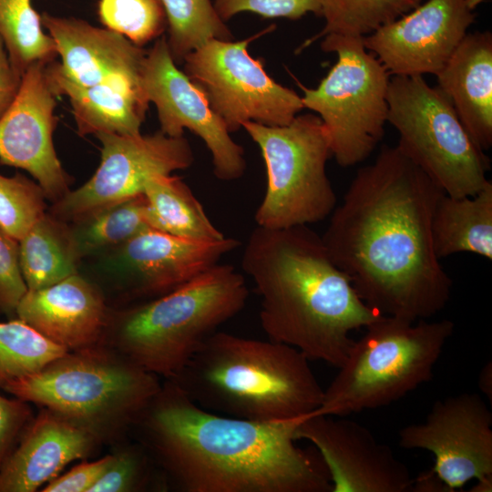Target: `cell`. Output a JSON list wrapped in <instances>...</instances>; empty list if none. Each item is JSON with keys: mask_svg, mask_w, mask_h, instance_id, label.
<instances>
[{"mask_svg": "<svg viewBox=\"0 0 492 492\" xmlns=\"http://www.w3.org/2000/svg\"><path fill=\"white\" fill-rule=\"evenodd\" d=\"M274 26L241 41L210 39L189 53L183 72L203 93L230 132L245 122L284 126L304 108L302 97L274 81L249 44Z\"/></svg>", "mask_w": 492, "mask_h": 492, "instance_id": "11", "label": "cell"}, {"mask_svg": "<svg viewBox=\"0 0 492 492\" xmlns=\"http://www.w3.org/2000/svg\"><path fill=\"white\" fill-rule=\"evenodd\" d=\"M387 121L397 130V146L444 192L471 196L489 180L490 163L473 141L448 98L423 76L395 75L387 89Z\"/></svg>", "mask_w": 492, "mask_h": 492, "instance_id": "9", "label": "cell"}, {"mask_svg": "<svg viewBox=\"0 0 492 492\" xmlns=\"http://www.w3.org/2000/svg\"><path fill=\"white\" fill-rule=\"evenodd\" d=\"M46 194L38 183L22 174H0V227L20 241L45 214Z\"/></svg>", "mask_w": 492, "mask_h": 492, "instance_id": "33", "label": "cell"}, {"mask_svg": "<svg viewBox=\"0 0 492 492\" xmlns=\"http://www.w3.org/2000/svg\"><path fill=\"white\" fill-rule=\"evenodd\" d=\"M0 36L9 60L20 75L36 62L49 63L58 56L52 37L43 30L41 15L31 0H0Z\"/></svg>", "mask_w": 492, "mask_h": 492, "instance_id": "27", "label": "cell"}, {"mask_svg": "<svg viewBox=\"0 0 492 492\" xmlns=\"http://www.w3.org/2000/svg\"><path fill=\"white\" fill-rule=\"evenodd\" d=\"M240 245L234 238L197 241L148 229L119 246L116 265L132 294L158 297L218 264Z\"/></svg>", "mask_w": 492, "mask_h": 492, "instance_id": "18", "label": "cell"}, {"mask_svg": "<svg viewBox=\"0 0 492 492\" xmlns=\"http://www.w3.org/2000/svg\"><path fill=\"white\" fill-rule=\"evenodd\" d=\"M436 76L470 138L487 150L492 145L491 32H467Z\"/></svg>", "mask_w": 492, "mask_h": 492, "instance_id": "22", "label": "cell"}, {"mask_svg": "<svg viewBox=\"0 0 492 492\" xmlns=\"http://www.w3.org/2000/svg\"><path fill=\"white\" fill-rule=\"evenodd\" d=\"M444 190L401 149L383 146L359 169L321 237L359 297L385 316L428 319L452 280L436 256L432 219Z\"/></svg>", "mask_w": 492, "mask_h": 492, "instance_id": "1", "label": "cell"}, {"mask_svg": "<svg viewBox=\"0 0 492 492\" xmlns=\"http://www.w3.org/2000/svg\"><path fill=\"white\" fill-rule=\"evenodd\" d=\"M140 80L148 101L157 108L161 132L181 137L188 128L200 137L211 154L213 173L219 179L231 181L244 174L242 147L231 138L203 93L178 68L165 36L147 50Z\"/></svg>", "mask_w": 492, "mask_h": 492, "instance_id": "14", "label": "cell"}, {"mask_svg": "<svg viewBox=\"0 0 492 492\" xmlns=\"http://www.w3.org/2000/svg\"><path fill=\"white\" fill-rule=\"evenodd\" d=\"M299 350L272 340L210 334L174 382L199 406L261 423L303 418L321 406L323 391Z\"/></svg>", "mask_w": 492, "mask_h": 492, "instance_id": "4", "label": "cell"}, {"mask_svg": "<svg viewBox=\"0 0 492 492\" xmlns=\"http://www.w3.org/2000/svg\"><path fill=\"white\" fill-rule=\"evenodd\" d=\"M144 194L101 210L88 219L72 233L79 253L109 246H121L141 231L151 229L146 219Z\"/></svg>", "mask_w": 492, "mask_h": 492, "instance_id": "31", "label": "cell"}, {"mask_svg": "<svg viewBox=\"0 0 492 492\" xmlns=\"http://www.w3.org/2000/svg\"><path fill=\"white\" fill-rule=\"evenodd\" d=\"M302 418L261 423L208 411L168 380L138 423L185 492H332L317 450L296 442Z\"/></svg>", "mask_w": 492, "mask_h": 492, "instance_id": "2", "label": "cell"}, {"mask_svg": "<svg viewBox=\"0 0 492 492\" xmlns=\"http://www.w3.org/2000/svg\"><path fill=\"white\" fill-rule=\"evenodd\" d=\"M321 48L335 53L336 63L315 88L296 80L304 108L318 114L341 167L364 161L384 133L390 73L367 52L363 37L327 35Z\"/></svg>", "mask_w": 492, "mask_h": 492, "instance_id": "10", "label": "cell"}, {"mask_svg": "<svg viewBox=\"0 0 492 492\" xmlns=\"http://www.w3.org/2000/svg\"><path fill=\"white\" fill-rule=\"evenodd\" d=\"M145 456L135 449H126L113 456L104 473L88 492L138 491L148 482Z\"/></svg>", "mask_w": 492, "mask_h": 492, "instance_id": "35", "label": "cell"}, {"mask_svg": "<svg viewBox=\"0 0 492 492\" xmlns=\"http://www.w3.org/2000/svg\"><path fill=\"white\" fill-rule=\"evenodd\" d=\"M478 387L481 392L489 397L491 401L492 396V364L491 362H488L484 365L479 373L478 377Z\"/></svg>", "mask_w": 492, "mask_h": 492, "instance_id": "40", "label": "cell"}, {"mask_svg": "<svg viewBox=\"0 0 492 492\" xmlns=\"http://www.w3.org/2000/svg\"><path fill=\"white\" fill-rule=\"evenodd\" d=\"M67 352L18 318L0 322V389L40 371Z\"/></svg>", "mask_w": 492, "mask_h": 492, "instance_id": "30", "label": "cell"}, {"mask_svg": "<svg viewBox=\"0 0 492 492\" xmlns=\"http://www.w3.org/2000/svg\"><path fill=\"white\" fill-rule=\"evenodd\" d=\"M19 266L27 290L51 286L77 273L72 234L44 214L18 241Z\"/></svg>", "mask_w": 492, "mask_h": 492, "instance_id": "26", "label": "cell"}, {"mask_svg": "<svg viewBox=\"0 0 492 492\" xmlns=\"http://www.w3.org/2000/svg\"><path fill=\"white\" fill-rule=\"evenodd\" d=\"M46 76L56 97H68L79 136L140 134L149 104L141 80L118 78L94 86H80L61 76L54 61L46 64Z\"/></svg>", "mask_w": 492, "mask_h": 492, "instance_id": "23", "label": "cell"}, {"mask_svg": "<svg viewBox=\"0 0 492 492\" xmlns=\"http://www.w3.org/2000/svg\"><path fill=\"white\" fill-rule=\"evenodd\" d=\"M27 287L19 266L18 241L0 227V312L15 314V309Z\"/></svg>", "mask_w": 492, "mask_h": 492, "instance_id": "36", "label": "cell"}, {"mask_svg": "<svg viewBox=\"0 0 492 492\" xmlns=\"http://www.w3.org/2000/svg\"><path fill=\"white\" fill-rule=\"evenodd\" d=\"M241 266L261 298L260 322L269 339L296 348L310 361L338 368L354 343L351 333L384 316L359 297L307 225L257 226Z\"/></svg>", "mask_w": 492, "mask_h": 492, "instance_id": "3", "label": "cell"}, {"mask_svg": "<svg viewBox=\"0 0 492 492\" xmlns=\"http://www.w3.org/2000/svg\"><path fill=\"white\" fill-rule=\"evenodd\" d=\"M30 420L31 410L26 402L0 394V466L15 447Z\"/></svg>", "mask_w": 492, "mask_h": 492, "instance_id": "37", "label": "cell"}, {"mask_svg": "<svg viewBox=\"0 0 492 492\" xmlns=\"http://www.w3.org/2000/svg\"><path fill=\"white\" fill-rule=\"evenodd\" d=\"M113 459L106 456L92 462H82L70 471L56 477L42 489L43 492H88Z\"/></svg>", "mask_w": 492, "mask_h": 492, "instance_id": "38", "label": "cell"}, {"mask_svg": "<svg viewBox=\"0 0 492 492\" xmlns=\"http://www.w3.org/2000/svg\"><path fill=\"white\" fill-rule=\"evenodd\" d=\"M484 1L486 0H465V4L466 5V7L470 10V11H475L476 8L481 5Z\"/></svg>", "mask_w": 492, "mask_h": 492, "instance_id": "41", "label": "cell"}, {"mask_svg": "<svg viewBox=\"0 0 492 492\" xmlns=\"http://www.w3.org/2000/svg\"><path fill=\"white\" fill-rule=\"evenodd\" d=\"M21 79L22 76L13 67L0 36V118L14 101L19 90Z\"/></svg>", "mask_w": 492, "mask_h": 492, "instance_id": "39", "label": "cell"}, {"mask_svg": "<svg viewBox=\"0 0 492 492\" xmlns=\"http://www.w3.org/2000/svg\"><path fill=\"white\" fill-rule=\"evenodd\" d=\"M249 291L231 264H216L178 288L125 312L117 324V352L167 380L200 344L245 306Z\"/></svg>", "mask_w": 492, "mask_h": 492, "instance_id": "5", "label": "cell"}, {"mask_svg": "<svg viewBox=\"0 0 492 492\" xmlns=\"http://www.w3.org/2000/svg\"><path fill=\"white\" fill-rule=\"evenodd\" d=\"M46 64L36 62L26 69L14 101L0 118V163L26 170L56 202L69 191V177L54 147L56 97L46 79Z\"/></svg>", "mask_w": 492, "mask_h": 492, "instance_id": "16", "label": "cell"}, {"mask_svg": "<svg viewBox=\"0 0 492 492\" xmlns=\"http://www.w3.org/2000/svg\"><path fill=\"white\" fill-rule=\"evenodd\" d=\"M100 436L45 408L28 424L0 466V492H34L76 459L86 457Z\"/></svg>", "mask_w": 492, "mask_h": 492, "instance_id": "20", "label": "cell"}, {"mask_svg": "<svg viewBox=\"0 0 492 492\" xmlns=\"http://www.w3.org/2000/svg\"><path fill=\"white\" fill-rule=\"evenodd\" d=\"M219 16L227 22L249 12L265 18L297 20L307 14L321 16V0H212Z\"/></svg>", "mask_w": 492, "mask_h": 492, "instance_id": "34", "label": "cell"}, {"mask_svg": "<svg viewBox=\"0 0 492 492\" xmlns=\"http://www.w3.org/2000/svg\"><path fill=\"white\" fill-rule=\"evenodd\" d=\"M475 19L465 0H428L363 37V44L394 76L436 75Z\"/></svg>", "mask_w": 492, "mask_h": 492, "instance_id": "17", "label": "cell"}, {"mask_svg": "<svg viewBox=\"0 0 492 492\" xmlns=\"http://www.w3.org/2000/svg\"><path fill=\"white\" fill-rule=\"evenodd\" d=\"M364 329L313 414L346 416L375 409L431 381L455 324L447 319L409 321L384 315Z\"/></svg>", "mask_w": 492, "mask_h": 492, "instance_id": "6", "label": "cell"}, {"mask_svg": "<svg viewBox=\"0 0 492 492\" xmlns=\"http://www.w3.org/2000/svg\"><path fill=\"white\" fill-rule=\"evenodd\" d=\"M434 250L439 259L468 252L492 259V182L471 196L444 193L432 219Z\"/></svg>", "mask_w": 492, "mask_h": 492, "instance_id": "24", "label": "cell"}, {"mask_svg": "<svg viewBox=\"0 0 492 492\" xmlns=\"http://www.w3.org/2000/svg\"><path fill=\"white\" fill-rule=\"evenodd\" d=\"M41 22L61 57L54 66L67 80L86 87L118 78L140 80L147 50L124 36L79 18L46 12L41 15Z\"/></svg>", "mask_w": 492, "mask_h": 492, "instance_id": "19", "label": "cell"}, {"mask_svg": "<svg viewBox=\"0 0 492 492\" xmlns=\"http://www.w3.org/2000/svg\"><path fill=\"white\" fill-rule=\"evenodd\" d=\"M15 315L68 351L94 346L106 324L100 292L77 273L43 289L27 290Z\"/></svg>", "mask_w": 492, "mask_h": 492, "instance_id": "21", "label": "cell"}, {"mask_svg": "<svg viewBox=\"0 0 492 492\" xmlns=\"http://www.w3.org/2000/svg\"><path fill=\"white\" fill-rule=\"evenodd\" d=\"M399 446L435 456L428 471L448 489L476 480L470 491L492 489V413L477 393L437 400L425 419L399 430Z\"/></svg>", "mask_w": 492, "mask_h": 492, "instance_id": "13", "label": "cell"}, {"mask_svg": "<svg viewBox=\"0 0 492 492\" xmlns=\"http://www.w3.org/2000/svg\"><path fill=\"white\" fill-rule=\"evenodd\" d=\"M295 435L321 456L332 492L412 491L414 477L407 466L354 420L313 414L300 420Z\"/></svg>", "mask_w": 492, "mask_h": 492, "instance_id": "15", "label": "cell"}, {"mask_svg": "<svg viewBox=\"0 0 492 492\" xmlns=\"http://www.w3.org/2000/svg\"><path fill=\"white\" fill-rule=\"evenodd\" d=\"M266 169V190L254 214L257 226L285 229L324 220L336 205L326 173L330 141L315 114L297 115L284 126L245 122Z\"/></svg>", "mask_w": 492, "mask_h": 492, "instance_id": "8", "label": "cell"}, {"mask_svg": "<svg viewBox=\"0 0 492 492\" xmlns=\"http://www.w3.org/2000/svg\"><path fill=\"white\" fill-rule=\"evenodd\" d=\"M161 388L157 375L116 352L68 351L4 391L52 410L99 436L109 427L138 423Z\"/></svg>", "mask_w": 492, "mask_h": 492, "instance_id": "7", "label": "cell"}, {"mask_svg": "<svg viewBox=\"0 0 492 492\" xmlns=\"http://www.w3.org/2000/svg\"><path fill=\"white\" fill-rule=\"evenodd\" d=\"M97 14L108 29L141 47L160 37L167 29L159 0H99Z\"/></svg>", "mask_w": 492, "mask_h": 492, "instance_id": "32", "label": "cell"}, {"mask_svg": "<svg viewBox=\"0 0 492 492\" xmlns=\"http://www.w3.org/2000/svg\"><path fill=\"white\" fill-rule=\"evenodd\" d=\"M101 161L94 175L78 189L55 202L54 214L82 221L96 213L143 193L154 175H171L190 168L194 155L187 138L160 130L149 135L98 133Z\"/></svg>", "mask_w": 492, "mask_h": 492, "instance_id": "12", "label": "cell"}, {"mask_svg": "<svg viewBox=\"0 0 492 492\" xmlns=\"http://www.w3.org/2000/svg\"><path fill=\"white\" fill-rule=\"evenodd\" d=\"M422 0H321L323 28L306 40L300 49L327 36L364 37L396 20Z\"/></svg>", "mask_w": 492, "mask_h": 492, "instance_id": "28", "label": "cell"}, {"mask_svg": "<svg viewBox=\"0 0 492 492\" xmlns=\"http://www.w3.org/2000/svg\"><path fill=\"white\" fill-rule=\"evenodd\" d=\"M167 19V39L176 64L210 39L232 40L212 0H159Z\"/></svg>", "mask_w": 492, "mask_h": 492, "instance_id": "29", "label": "cell"}, {"mask_svg": "<svg viewBox=\"0 0 492 492\" xmlns=\"http://www.w3.org/2000/svg\"><path fill=\"white\" fill-rule=\"evenodd\" d=\"M143 194L147 201L146 219L151 229L197 241L225 238L181 178L154 175L146 181Z\"/></svg>", "mask_w": 492, "mask_h": 492, "instance_id": "25", "label": "cell"}]
</instances>
